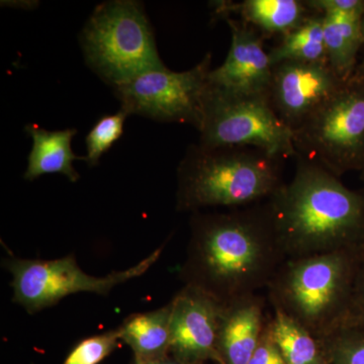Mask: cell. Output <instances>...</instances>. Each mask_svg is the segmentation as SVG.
Here are the masks:
<instances>
[{
    "instance_id": "1",
    "label": "cell",
    "mask_w": 364,
    "mask_h": 364,
    "mask_svg": "<svg viewBox=\"0 0 364 364\" xmlns=\"http://www.w3.org/2000/svg\"><path fill=\"white\" fill-rule=\"evenodd\" d=\"M189 226L181 279L222 305L267 289L287 259L265 203L193 213Z\"/></svg>"
},
{
    "instance_id": "2",
    "label": "cell",
    "mask_w": 364,
    "mask_h": 364,
    "mask_svg": "<svg viewBox=\"0 0 364 364\" xmlns=\"http://www.w3.org/2000/svg\"><path fill=\"white\" fill-rule=\"evenodd\" d=\"M296 159L293 178L264 202L287 259L363 246L364 196L320 165Z\"/></svg>"
},
{
    "instance_id": "3",
    "label": "cell",
    "mask_w": 364,
    "mask_h": 364,
    "mask_svg": "<svg viewBox=\"0 0 364 364\" xmlns=\"http://www.w3.org/2000/svg\"><path fill=\"white\" fill-rule=\"evenodd\" d=\"M282 157L253 147L191 145L177 168L176 210L248 207L284 183Z\"/></svg>"
},
{
    "instance_id": "4",
    "label": "cell",
    "mask_w": 364,
    "mask_h": 364,
    "mask_svg": "<svg viewBox=\"0 0 364 364\" xmlns=\"http://www.w3.org/2000/svg\"><path fill=\"white\" fill-rule=\"evenodd\" d=\"M363 246L287 258L267 287L273 311L321 340L348 318Z\"/></svg>"
},
{
    "instance_id": "5",
    "label": "cell",
    "mask_w": 364,
    "mask_h": 364,
    "mask_svg": "<svg viewBox=\"0 0 364 364\" xmlns=\"http://www.w3.org/2000/svg\"><path fill=\"white\" fill-rule=\"evenodd\" d=\"M80 44L86 64L112 88L166 67L143 4L135 0L98 4L81 32Z\"/></svg>"
},
{
    "instance_id": "6",
    "label": "cell",
    "mask_w": 364,
    "mask_h": 364,
    "mask_svg": "<svg viewBox=\"0 0 364 364\" xmlns=\"http://www.w3.org/2000/svg\"><path fill=\"white\" fill-rule=\"evenodd\" d=\"M298 156L340 176L364 165V77L351 76L293 133Z\"/></svg>"
},
{
    "instance_id": "7",
    "label": "cell",
    "mask_w": 364,
    "mask_h": 364,
    "mask_svg": "<svg viewBox=\"0 0 364 364\" xmlns=\"http://www.w3.org/2000/svg\"><path fill=\"white\" fill-rule=\"evenodd\" d=\"M161 252L162 247L158 248L134 267L102 277L83 272L74 255L54 260L9 257L4 260V267L11 275L14 303L28 314H36L74 294L107 296L114 287L147 272Z\"/></svg>"
},
{
    "instance_id": "8",
    "label": "cell",
    "mask_w": 364,
    "mask_h": 364,
    "mask_svg": "<svg viewBox=\"0 0 364 364\" xmlns=\"http://www.w3.org/2000/svg\"><path fill=\"white\" fill-rule=\"evenodd\" d=\"M205 147H253L296 158L293 132L273 111L268 97H237L210 85L200 130Z\"/></svg>"
},
{
    "instance_id": "9",
    "label": "cell",
    "mask_w": 364,
    "mask_h": 364,
    "mask_svg": "<svg viewBox=\"0 0 364 364\" xmlns=\"http://www.w3.org/2000/svg\"><path fill=\"white\" fill-rule=\"evenodd\" d=\"M212 71V54L189 70L174 72L167 67L146 72L126 85L114 88L127 114L164 123L188 124L200 130Z\"/></svg>"
},
{
    "instance_id": "10",
    "label": "cell",
    "mask_w": 364,
    "mask_h": 364,
    "mask_svg": "<svg viewBox=\"0 0 364 364\" xmlns=\"http://www.w3.org/2000/svg\"><path fill=\"white\" fill-rule=\"evenodd\" d=\"M345 82L329 64L284 61L272 66L268 100L275 114L294 133Z\"/></svg>"
},
{
    "instance_id": "11",
    "label": "cell",
    "mask_w": 364,
    "mask_h": 364,
    "mask_svg": "<svg viewBox=\"0 0 364 364\" xmlns=\"http://www.w3.org/2000/svg\"><path fill=\"white\" fill-rule=\"evenodd\" d=\"M171 306L169 355L188 364H221L219 333L224 305L200 289L184 286Z\"/></svg>"
},
{
    "instance_id": "12",
    "label": "cell",
    "mask_w": 364,
    "mask_h": 364,
    "mask_svg": "<svg viewBox=\"0 0 364 364\" xmlns=\"http://www.w3.org/2000/svg\"><path fill=\"white\" fill-rule=\"evenodd\" d=\"M223 20L231 30V47L224 63L210 71V85L237 97H268L272 65L263 47L264 38L231 16Z\"/></svg>"
},
{
    "instance_id": "13",
    "label": "cell",
    "mask_w": 364,
    "mask_h": 364,
    "mask_svg": "<svg viewBox=\"0 0 364 364\" xmlns=\"http://www.w3.org/2000/svg\"><path fill=\"white\" fill-rule=\"evenodd\" d=\"M267 322L264 301L257 294L224 305L219 333L221 364H248Z\"/></svg>"
},
{
    "instance_id": "14",
    "label": "cell",
    "mask_w": 364,
    "mask_h": 364,
    "mask_svg": "<svg viewBox=\"0 0 364 364\" xmlns=\"http://www.w3.org/2000/svg\"><path fill=\"white\" fill-rule=\"evenodd\" d=\"M214 13L224 18L238 14L242 23L263 38H280L301 26L314 11L304 0H244L241 2L215 1Z\"/></svg>"
},
{
    "instance_id": "15",
    "label": "cell",
    "mask_w": 364,
    "mask_h": 364,
    "mask_svg": "<svg viewBox=\"0 0 364 364\" xmlns=\"http://www.w3.org/2000/svg\"><path fill=\"white\" fill-rule=\"evenodd\" d=\"M32 138L33 147L28 157V166L23 178L33 181L46 174L58 173L71 182H77L80 176L73 167L76 160H83L72 150V140L77 134L76 129L48 131L35 124L26 126Z\"/></svg>"
},
{
    "instance_id": "16",
    "label": "cell",
    "mask_w": 364,
    "mask_h": 364,
    "mask_svg": "<svg viewBox=\"0 0 364 364\" xmlns=\"http://www.w3.org/2000/svg\"><path fill=\"white\" fill-rule=\"evenodd\" d=\"M171 301L150 312L134 314L117 328L122 341L134 354L133 364H145L168 358Z\"/></svg>"
},
{
    "instance_id": "17",
    "label": "cell",
    "mask_w": 364,
    "mask_h": 364,
    "mask_svg": "<svg viewBox=\"0 0 364 364\" xmlns=\"http://www.w3.org/2000/svg\"><path fill=\"white\" fill-rule=\"evenodd\" d=\"M363 14H335L323 16L328 63L343 80H348L355 71L356 58L363 46L361 21Z\"/></svg>"
},
{
    "instance_id": "18",
    "label": "cell",
    "mask_w": 364,
    "mask_h": 364,
    "mask_svg": "<svg viewBox=\"0 0 364 364\" xmlns=\"http://www.w3.org/2000/svg\"><path fill=\"white\" fill-rule=\"evenodd\" d=\"M267 329L287 364H329L320 341L284 314L273 311Z\"/></svg>"
},
{
    "instance_id": "19",
    "label": "cell",
    "mask_w": 364,
    "mask_h": 364,
    "mask_svg": "<svg viewBox=\"0 0 364 364\" xmlns=\"http://www.w3.org/2000/svg\"><path fill=\"white\" fill-rule=\"evenodd\" d=\"M269 54L272 65L284 61L328 63L323 16L314 13L298 28L280 38Z\"/></svg>"
},
{
    "instance_id": "20",
    "label": "cell",
    "mask_w": 364,
    "mask_h": 364,
    "mask_svg": "<svg viewBox=\"0 0 364 364\" xmlns=\"http://www.w3.org/2000/svg\"><path fill=\"white\" fill-rule=\"evenodd\" d=\"M329 364H364V326L344 323L318 340Z\"/></svg>"
},
{
    "instance_id": "21",
    "label": "cell",
    "mask_w": 364,
    "mask_h": 364,
    "mask_svg": "<svg viewBox=\"0 0 364 364\" xmlns=\"http://www.w3.org/2000/svg\"><path fill=\"white\" fill-rule=\"evenodd\" d=\"M129 114L124 109L100 117L85 138L87 154L83 160L90 167L97 166L100 158L111 149L124 133V122Z\"/></svg>"
},
{
    "instance_id": "22",
    "label": "cell",
    "mask_w": 364,
    "mask_h": 364,
    "mask_svg": "<svg viewBox=\"0 0 364 364\" xmlns=\"http://www.w3.org/2000/svg\"><path fill=\"white\" fill-rule=\"evenodd\" d=\"M119 337V330L81 340L69 352L63 364H100L116 350Z\"/></svg>"
},
{
    "instance_id": "23",
    "label": "cell",
    "mask_w": 364,
    "mask_h": 364,
    "mask_svg": "<svg viewBox=\"0 0 364 364\" xmlns=\"http://www.w3.org/2000/svg\"><path fill=\"white\" fill-rule=\"evenodd\" d=\"M314 13L322 14H364V1L361 0H305Z\"/></svg>"
},
{
    "instance_id": "24",
    "label": "cell",
    "mask_w": 364,
    "mask_h": 364,
    "mask_svg": "<svg viewBox=\"0 0 364 364\" xmlns=\"http://www.w3.org/2000/svg\"><path fill=\"white\" fill-rule=\"evenodd\" d=\"M248 364H287L279 349L270 337L265 326L257 348L254 351Z\"/></svg>"
},
{
    "instance_id": "25",
    "label": "cell",
    "mask_w": 364,
    "mask_h": 364,
    "mask_svg": "<svg viewBox=\"0 0 364 364\" xmlns=\"http://www.w3.org/2000/svg\"><path fill=\"white\" fill-rule=\"evenodd\" d=\"M345 323L364 326V258L356 277L348 318Z\"/></svg>"
},
{
    "instance_id": "26",
    "label": "cell",
    "mask_w": 364,
    "mask_h": 364,
    "mask_svg": "<svg viewBox=\"0 0 364 364\" xmlns=\"http://www.w3.org/2000/svg\"><path fill=\"white\" fill-rule=\"evenodd\" d=\"M145 364H188L181 363V361L177 360V359L168 356V358L161 359V360L153 361V363H145Z\"/></svg>"
},
{
    "instance_id": "27",
    "label": "cell",
    "mask_w": 364,
    "mask_h": 364,
    "mask_svg": "<svg viewBox=\"0 0 364 364\" xmlns=\"http://www.w3.org/2000/svg\"><path fill=\"white\" fill-rule=\"evenodd\" d=\"M361 33H363V45H364V14L361 21Z\"/></svg>"
},
{
    "instance_id": "28",
    "label": "cell",
    "mask_w": 364,
    "mask_h": 364,
    "mask_svg": "<svg viewBox=\"0 0 364 364\" xmlns=\"http://www.w3.org/2000/svg\"><path fill=\"white\" fill-rule=\"evenodd\" d=\"M363 168L364 169V165H363Z\"/></svg>"
}]
</instances>
